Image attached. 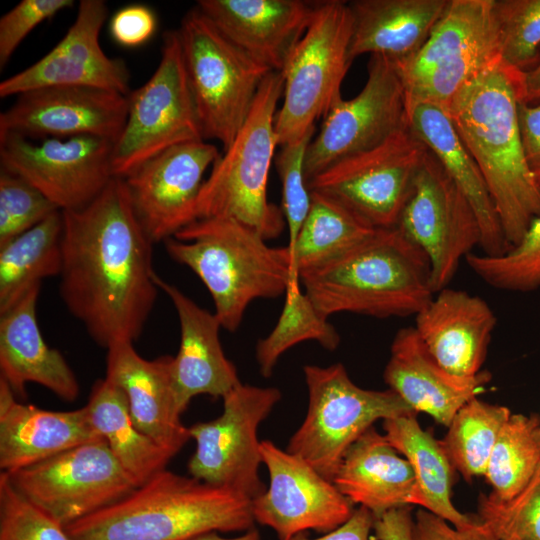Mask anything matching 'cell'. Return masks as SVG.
Wrapping results in <instances>:
<instances>
[{
	"label": "cell",
	"mask_w": 540,
	"mask_h": 540,
	"mask_svg": "<svg viewBox=\"0 0 540 540\" xmlns=\"http://www.w3.org/2000/svg\"><path fill=\"white\" fill-rule=\"evenodd\" d=\"M315 129L301 139L283 144L275 159L282 187V213L288 229L290 248L311 206V191L305 176V157Z\"/></svg>",
	"instance_id": "7bdbcfd3"
},
{
	"label": "cell",
	"mask_w": 540,
	"mask_h": 540,
	"mask_svg": "<svg viewBox=\"0 0 540 540\" xmlns=\"http://www.w3.org/2000/svg\"><path fill=\"white\" fill-rule=\"evenodd\" d=\"M408 127L432 153L475 211L481 228L482 253L499 255L509 245L483 176L461 141L445 106L418 102L407 107Z\"/></svg>",
	"instance_id": "f1b7e54d"
},
{
	"label": "cell",
	"mask_w": 540,
	"mask_h": 540,
	"mask_svg": "<svg viewBox=\"0 0 540 540\" xmlns=\"http://www.w3.org/2000/svg\"><path fill=\"white\" fill-rule=\"evenodd\" d=\"M316 5L302 0H199L196 6L253 60L281 72Z\"/></svg>",
	"instance_id": "603a6c76"
},
{
	"label": "cell",
	"mask_w": 540,
	"mask_h": 540,
	"mask_svg": "<svg viewBox=\"0 0 540 540\" xmlns=\"http://www.w3.org/2000/svg\"><path fill=\"white\" fill-rule=\"evenodd\" d=\"M114 144L92 136L34 141L19 134H2L1 169L25 179L61 211L79 209L114 177Z\"/></svg>",
	"instance_id": "2e32d148"
},
{
	"label": "cell",
	"mask_w": 540,
	"mask_h": 540,
	"mask_svg": "<svg viewBox=\"0 0 540 540\" xmlns=\"http://www.w3.org/2000/svg\"><path fill=\"white\" fill-rule=\"evenodd\" d=\"M352 29L348 2H317L308 28L281 71L283 102L275 117L279 146L316 129V122L342 99V83L354 60Z\"/></svg>",
	"instance_id": "9c48e42d"
},
{
	"label": "cell",
	"mask_w": 540,
	"mask_h": 540,
	"mask_svg": "<svg viewBox=\"0 0 540 540\" xmlns=\"http://www.w3.org/2000/svg\"><path fill=\"white\" fill-rule=\"evenodd\" d=\"M300 281L327 318L342 312L415 316L435 294L428 259L396 227L376 229L342 258Z\"/></svg>",
	"instance_id": "5b68a950"
},
{
	"label": "cell",
	"mask_w": 540,
	"mask_h": 540,
	"mask_svg": "<svg viewBox=\"0 0 540 540\" xmlns=\"http://www.w3.org/2000/svg\"><path fill=\"white\" fill-rule=\"evenodd\" d=\"M408 126L381 144L341 159L308 181L374 228L395 227L427 153Z\"/></svg>",
	"instance_id": "4fadbf2b"
},
{
	"label": "cell",
	"mask_w": 540,
	"mask_h": 540,
	"mask_svg": "<svg viewBox=\"0 0 540 540\" xmlns=\"http://www.w3.org/2000/svg\"><path fill=\"white\" fill-rule=\"evenodd\" d=\"M384 435L405 456L415 475L413 505H419L455 527L472 523L475 515L461 513L451 501L453 466L439 440L423 430L416 414L383 420Z\"/></svg>",
	"instance_id": "1f68e13d"
},
{
	"label": "cell",
	"mask_w": 540,
	"mask_h": 540,
	"mask_svg": "<svg viewBox=\"0 0 540 540\" xmlns=\"http://www.w3.org/2000/svg\"><path fill=\"white\" fill-rule=\"evenodd\" d=\"M280 399L276 387L242 382L228 392L219 417L189 427L196 445L187 464L190 476L251 500L261 495L266 487L259 476L262 456L257 432Z\"/></svg>",
	"instance_id": "5bb4252c"
},
{
	"label": "cell",
	"mask_w": 540,
	"mask_h": 540,
	"mask_svg": "<svg viewBox=\"0 0 540 540\" xmlns=\"http://www.w3.org/2000/svg\"><path fill=\"white\" fill-rule=\"evenodd\" d=\"M388 388L416 413L424 412L449 426L457 411L477 397L491 374L460 377L445 370L430 354L413 326L397 331L383 372Z\"/></svg>",
	"instance_id": "484cf974"
},
{
	"label": "cell",
	"mask_w": 540,
	"mask_h": 540,
	"mask_svg": "<svg viewBox=\"0 0 540 540\" xmlns=\"http://www.w3.org/2000/svg\"><path fill=\"white\" fill-rule=\"evenodd\" d=\"M252 500L164 469L123 499L66 529L72 540H190L253 528Z\"/></svg>",
	"instance_id": "3957f363"
},
{
	"label": "cell",
	"mask_w": 540,
	"mask_h": 540,
	"mask_svg": "<svg viewBox=\"0 0 540 540\" xmlns=\"http://www.w3.org/2000/svg\"><path fill=\"white\" fill-rule=\"evenodd\" d=\"M40 286L0 313V377L18 395L25 393L27 383H36L73 402L80 393L76 375L61 352L46 344L38 325Z\"/></svg>",
	"instance_id": "83f0119b"
},
{
	"label": "cell",
	"mask_w": 540,
	"mask_h": 540,
	"mask_svg": "<svg viewBox=\"0 0 540 540\" xmlns=\"http://www.w3.org/2000/svg\"><path fill=\"white\" fill-rule=\"evenodd\" d=\"M311 196L309 212L288 247L293 272L299 277L342 258L377 229L335 200L317 192Z\"/></svg>",
	"instance_id": "836d02e7"
},
{
	"label": "cell",
	"mask_w": 540,
	"mask_h": 540,
	"mask_svg": "<svg viewBox=\"0 0 540 540\" xmlns=\"http://www.w3.org/2000/svg\"><path fill=\"white\" fill-rule=\"evenodd\" d=\"M332 482L351 503L367 508L374 518L413 505V469L374 427L351 445Z\"/></svg>",
	"instance_id": "f546056e"
},
{
	"label": "cell",
	"mask_w": 540,
	"mask_h": 540,
	"mask_svg": "<svg viewBox=\"0 0 540 540\" xmlns=\"http://www.w3.org/2000/svg\"><path fill=\"white\" fill-rule=\"evenodd\" d=\"M306 416L286 450L332 481L351 445L378 420L417 414L391 389L356 385L342 363L303 367Z\"/></svg>",
	"instance_id": "ba28073f"
},
{
	"label": "cell",
	"mask_w": 540,
	"mask_h": 540,
	"mask_svg": "<svg viewBox=\"0 0 540 540\" xmlns=\"http://www.w3.org/2000/svg\"><path fill=\"white\" fill-rule=\"evenodd\" d=\"M499 60L494 0H449L420 51L395 65L407 107L430 102L447 108L461 87Z\"/></svg>",
	"instance_id": "30bf717a"
},
{
	"label": "cell",
	"mask_w": 540,
	"mask_h": 540,
	"mask_svg": "<svg viewBox=\"0 0 540 540\" xmlns=\"http://www.w3.org/2000/svg\"><path fill=\"white\" fill-rule=\"evenodd\" d=\"M413 540H496L476 519L463 527H455L433 513L421 509L413 523Z\"/></svg>",
	"instance_id": "7dc6e473"
},
{
	"label": "cell",
	"mask_w": 540,
	"mask_h": 540,
	"mask_svg": "<svg viewBox=\"0 0 540 540\" xmlns=\"http://www.w3.org/2000/svg\"><path fill=\"white\" fill-rule=\"evenodd\" d=\"M499 59L515 72L530 69L540 58V0H494Z\"/></svg>",
	"instance_id": "ab89813d"
},
{
	"label": "cell",
	"mask_w": 540,
	"mask_h": 540,
	"mask_svg": "<svg viewBox=\"0 0 540 540\" xmlns=\"http://www.w3.org/2000/svg\"><path fill=\"white\" fill-rule=\"evenodd\" d=\"M63 215L57 210L0 246V313L62 268Z\"/></svg>",
	"instance_id": "e575fe53"
},
{
	"label": "cell",
	"mask_w": 540,
	"mask_h": 540,
	"mask_svg": "<svg viewBox=\"0 0 540 540\" xmlns=\"http://www.w3.org/2000/svg\"><path fill=\"white\" fill-rule=\"evenodd\" d=\"M477 517L496 540H540V464L513 497L480 494Z\"/></svg>",
	"instance_id": "60d3db41"
},
{
	"label": "cell",
	"mask_w": 540,
	"mask_h": 540,
	"mask_svg": "<svg viewBox=\"0 0 540 540\" xmlns=\"http://www.w3.org/2000/svg\"><path fill=\"white\" fill-rule=\"evenodd\" d=\"M449 0H355L350 52L382 55L395 64L412 59L428 40Z\"/></svg>",
	"instance_id": "4dcf8cb0"
},
{
	"label": "cell",
	"mask_w": 540,
	"mask_h": 540,
	"mask_svg": "<svg viewBox=\"0 0 540 540\" xmlns=\"http://www.w3.org/2000/svg\"><path fill=\"white\" fill-rule=\"evenodd\" d=\"M59 294L99 346L136 341L158 291L154 244L123 178L113 177L86 206L63 210Z\"/></svg>",
	"instance_id": "6da1fadb"
},
{
	"label": "cell",
	"mask_w": 540,
	"mask_h": 540,
	"mask_svg": "<svg viewBox=\"0 0 540 540\" xmlns=\"http://www.w3.org/2000/svg\"><path fill=\"white\" fill-rule=\"evenodd\" d=\"M518 117L525 159L540 188V102L520 104Z\"/></svg>",
	"instance_id": "c3c4849f"
},
{
	"label": "cell",
	"mask_w": 540,
	"mask_h": 540,
	"mask_svg": "<svg viewBox=\"0 0 540 540\" xmlns=\"http://www.w3.org/2000/svg\"><path fill=\"white\" fill-rule=\"evenodd\" d=\"M511 73L519 103L532 105L540 102V58L530 69Z\"/></svg>",
	"instance_id": "816d5d0a"
},
{
	"label": "cell",
	"mask_w": 540,
	"mask_h": 540,
	"mask_svg": "<svg viewBox=\"0 0 540 540\" xmlns=\"http://www.w3.org/2000/svg\"><path fill=\"white\" fill-rule=\"evenodd\" d=\"M177 30L203 139L219 141L224 151L271 71L225 37L197 6Z\"/></svg>",
	"instance_id": "52a82bcc"
},
{
	"label": "cell",
	"mask_w": 540,
	"mask_h": 540,
	"mask_svg": "<svg viewBox=\"0 0 540 540\" xmlns=\"http://www.w3.org/2000/svg\"><path fill=\"white\" fill-rule=\"evenodd\" d=\"M158 26L155 12L143 4H130L110 19L112 39L123 47H138L151 39Z\"/></svg>",
	"instance_id": "bcb514c9"
},
{
	"label": "cell",
	"mask_w": 540,
	"mask_h": 540,
	"mask_svg": "<svg viewBox=\"0 0 540 540\" xmlns=\"http://www.w3.org/2000/svg\"><path fill=\"white\" fill-rule=\"evenodd\" d=\"M101 439L85 406L52 411L20 403L0 377L1 472H12Z\"/></svg>",
	"instance_id": "4316f807"
},
{
	"label": "cell",
	"mask_w": 540,
	"mask_h": 540,
	"mask_svg": "<svg viewBox=\"0 0 540 540\" xmlns=\"http://www.w3.org/2000/svg\"><path fill=\"white\" fill-rule=\"evenodd\" d=\"M260 451L269 486L252 500L255 522L289 540L306 530L330 532L351 517L353 503L305 460L270 440L261 441Z\"/></svg>",
	"instance_id": "ac0fdd59"
},
{
	"label": "cell",
	"mask_w": 540,
	"mask_h": 540,
	"mask_svg": "<svg viewBox=\"0 0 540 540\" xmlns=\"http://www.w3.org/2000/svg\"><path fill=\"white\" fill-rule=\"evenodd\" d=\"M164 244L175 262L203 282L214 314L230 332L239 328L251 302L285 294L295 274L287 245L271 247L257 231L231 218L197 219Z\"/></svg>",
	"instance_id": "277c9868"
},
{
	"label": "cell",
	"mask_w": 540,
	"mask_h": 540,
	"mask_svg": "<svg viewBox=\"0 0 540 540\" xmlns=\"http://www.w3.org/2000/svg\"><path fill=\"white\" fill-rule=\"evenodd\" d=\"M106 350L105 378L125 393L137 428L173 458L191 439L176 401L173 356L148 360L131 342H118Z\"/></svg>",
	"instance_id": "7402d4cb"
},
{
	"label": "cell",
	"mask_w": 540,
	"mask_h": 540,
	"mask_svg": "<svg viewBox=\"0 0 540 540\" xmlns=\"http://www.w3.org/2000/svg\"><path fill=\"white\" fill-rule=\"evenodd\" d=\"M204 140L190 88L178 30L163 34L160 62L128 95L125 127L114 144L112 173L125 178L163 151Z\"/></svg>",
	"instance_id": "8fae6325"
},
{
	"label": "cell",
	"mask_w": 540,
	"mask_h": 540,
	"mask_svg": "<svg viewBox=\"0 0 540 540\" xmlns=\"http://www.w3.org/2000/svg\"><path fill=\"white\" fill-rule=\"evenodd\" d=\"M190 540H261V537L256 529L251 528L247 531H244L242 535L232 538L222 537L218 534V532L214 531L201 534Z\"/></svg>",
	"instance_id": "f5cc1de1"
},
{
	"label": "cell",
	"mask_w": 540,
	"mask_h": 540,
	"mask_svg": "<svg viewBox=\"0 0 540 540\" xmlns=\"http://www.w3.org/2000/svg\"><path fill=\"white\" fill-rule=\"evenodd\" d=\"M85 407L95 429L139 486L166 469L172 457L137 428L121 388L106 378L97 380Z\"/></svg>",
	"instance_id": "d6a6232c"
},
{
	"label": "cell",
	"mask_w": 540,
	"mask_h": 540,
	"mask_svg": "<svg viewBox=\"0 0 540 540\" xmlns=\"http://www.w3.org/2000/svg\"><path fill=\"white\" fill-rule=\"evenodd\" d=\"M367 80L353 98H343L329 111L305 157L310 179L351 155L369 150L408 126L405 88L395 63L370 55Z\"/></svg>",
	"instance_id": "e0dca14e"
},
{
	"label": "cell",
	"mask_w": 540,
	"mask_h": 540,
	"mask_svg": "<svg viewBox=\"0 0 540 540\" xmlns=\"http://www.w3.org/2000/svg\"><path fill=\"white\" fill-rule=\"evenodd\" d=\"M155 281L169 297L179 320L180 345L172 360V378L180 412L198 395L223 398L241 381L235 365L223 351L220 321L157 274Z\"/></svg>",
	"instance_id": "d4e9b609"
},
{
	"label": "cell",
	"mask_w": 540,
	"mask_h": 540,
	"mask_svg": "<svg viewBox=\"0 0 540 540\" xmlns=\"http://www.w3.org/2000/svg\"><path fill=\"white\" fill-rule=\"evenodd\" d=\"M413 523L410 507L404 506L376 517L373 530L377 540H413Z\"/></svg>",
	"instance_id": "681fc988"
},
{
	"label": "cell",
	"mask_w": 540,
	"mask_h": 540,
	"mask_svg": "<svg viewBox=\"0 0 540 540\" xmlns=\"http://www.w3.org/2000/svg\"><path fill=\"white\" fill-rule=\"evenodd\" d=\"M283 88L281 72L271 71L264 79L244 125L204 180L196 220L231 218L267 241L283 232L286 222L282 210L267 196L269 171L279 146L275 117Z\"/></svg>",
	"instance_id": "8992f818"
},
{
	"label": "cell",
	"mask_w": 540,
	"mask_h": 540,
	"mask_svg": "<svg viewBox=\"0 0 540 540\" xmlns=\"http://www.w3.org/2000/svg\"><path fill=\"white\" fill-rule=\"evenodd\" d=\"M497 317L481 297L443 288L415 315L414 329L448 372L474 377L482 370Z\"/></svg>",
	"instance_id": "cb8c5ba5"
},
{
	"label": "cell",
	"mask_w": 540,
	"mask_h": 540,
	"mask_svg": "<svg viewBox=\"0 0 540 540\" xmlns=\"http://www.w3.org/2000/svg\"><path fill=\"white\" fill-rule=\"evenodd\" d=\"M108 16L103 0H81L63 38L41 59L0 83V97L61 86L94 87L128 96L130 73L120 58L103 51L99 36Z\"/></svg>",
	"instance_id": "44dd1931"
},
{
	"label": "cell",
	"mask_w": 540,
	"mask_h": 540,
	"mask_svg": "<svg viewBox=\"0 0 540 540\" xmlns=\"http://www.w3.org/2000/svg\"><path fill=\"white\" fill-rule=\"evenodd\" d=\"M395 227L428 259L434 293L448 287L461 260L481 245L474 209L429 151Z\"/></svg>",
	"instance_id": "9a60e30c"
},
{
	"label": "cell",
	"mask_w": 540,
	"mask_h": 540,
	"mask_svg": "<svg viewBox=\"0 0 540 540\" xmlns=\"http://www.w3.org/2000/svg\"><path fill=\"white\" fill-rule=\"evenodd\" d=\"M3 473L24 498L65 527L123 499L139 486L104 439Z\"/></svg>",
	"instance_id": "7c38bea8"
},
{
	"label": "cell",
	"mask_w": 540,
	"mask_h": 540,
	"mask_svg": "<svg viewBox=\"0 0 540 540\" xmlns=\"http://www.w3.org/2000/svg\"><path fill=\"white\" fill-rule=\"evenodd\" d=\"M219 157L217 147L206 140L186 142L152 157L123 178L136 216L153 243L196 221L204 173Z\"/></svg>",
	"instance_id": "d6986e66"
},
{
	"label": "cell",
	"mask_w": 540,
	"mask_h": 540,
	"mask_svg": "<svg viewBox=\"0 0 540 540\" xmlns=\"http://www.w3.org/2000/svg\"><path fill=\"white\" fill-rule=\"evenodd\" d=\"M469 268L489 286L512 292L540 289V215L521 239L499 255L470 253Z\"/></svg>",
	"instance_id": "f35d334b"
},
{
	"label": "cell",
	"mask_w": 540,
	"mask_h": 540,
	"mask_svg": "<svg viewBox=\"0 0 540 540\" xmlns=\"http://www.w3.org/2000/svg\"><path fill=\"white\" fill-rule=\"evenodd\" d=\"M510 415L507 407L478 397L457 411L445 437L439 441L453 468L465 480L485 474L493 446Z\"/></svg>",
	"instance_id": "8d00e7d4"
},
{
	"label": "cell",
	"mask_w": 540,
	"mask_h": 540,
	"mask_svg": "<svg viewBox=\"0 0 540 540\" xmlns=\"http://www.w3.org/2000/svg\"><path fill=\"white\" fill-rule=\"evenodd\" d=\"M0 540H72L67 529L24 498L0 473Z\"/></svg>",
	"instance_id": "ee69618b"
},
{
	"label": "cell",
	"mask_w": 540,
	"mask_h": 540,
	"mask_svg": "<svg viewBox=\"0 0 540 540\" xmlns=\"http://www.w3.org/2000/svg\"><path fill=\"white\" fill-rule=\"evenodd\" d=\"M58 209L22 177L0 172V246L33 228Z\"/></svg>",
	"instance_id": "b9f144b4"
},
{
	"label": "cell",
	"mask_w": 540,
	"mask_h": 540,
	"mask_svg": "<svg viewBox=\"0 0 540 540\" xmlns=\"http://www.w3.org/2000/svg\"><path fill=\"white\" fill-rule=\"evenodd\" d=\"M374 519L370 510L359 506L344 524L321 537L308 539L299 534L289 540H370Z\"/></svg>",
	"instance_id": "f907efd6"
},
{
	"label": "cell",
	"mask_w": 540,
	"mask_h": 540,
	"mask_svg": "<svg viewBox=\"0 0 540 540\" xmlns=\"http://www.w3.org/2000/svg\"><path fill=\"white\" fill-rule=\"evenodd\" d=\"M315 341L334 351L340 344L336 328L322 315L301 288L300 277L292 274L285 291V302L272 331L258 341L256 361L263 377H270L280 357L295 345Z\"/></svg>",
	"instance_id": "d590c367"
},
{
	"label": "cell",
	"mask_w": 540,
	"mask_h": 540,
	"mask_svg": "<svg viewBox=\"0 0 540 540\" xmlns=\"http://www.w3.org/2000/svg\"><path fill=\"white\" fill-rule=\"evenodd\" d=\"M74 5L72 0H22L0 18V68L41 22Z\"/></svg>",
	"instance_id": "f6af8a7d"
},
{
	"label": "cell",
	"mask_w": 540,
	"mask_h": 540,
	"mask_svg": "<svg viewBox=\"0 0 540 540\" xmlns=\"http://www.w3.org/2000/svg\"><path fill=\"white\" fill-rule=\"evenodd\" d=\"M540 464V418L511 414L493 446L485 477L500 499L516 495Z\"/></svg>",
	"instance_id": "74e56055"
},
{
	"label": "cell",
	"mask_w": 540,
	"mask_h": 540,
	"mask_svg": "<svg viewBox=\"0 0 540 540\" xmlns=\"http://www.w3.org/2000/svg\"><path fill=\"white\" fill-rule=\"evenodd\" d=\"M519 105L513 75L499 60L461 87L447 106L483 176L509 247L540 215V188L525 159Z\"/></svg>",
	"instance_id": "7a4b0ae2"
},
{
	"label": "cell",
	"mask_w": 540,
	"mask_h": 540,
	"mask_svg": "<svg viewBox=\"0 0 540 540\" xmlns=\"http://www.w3.org/2000/svg\"><path fill=\"white\" fill-rule=\"evenodd\" d=\"M128 114V96L81 86L45 87L17 95L0 114V135L29 139L92 136L113 143L121 136Z\"/></svg>",
	"instance_id": "ffe728a7"
}]
</instances>
